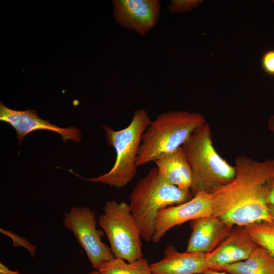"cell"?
Masks as SVG:
<instances>
[{
    "label": "cell",
    "mask_w": 274,
    "mask_h": 274,
    "mask_svg": "<svg viewBox=\"0 0 274 274\" xmlns=\"http://www.w3.org/2000/svg\"><path fill=\"white\" fill-rule=\"evenodd\" d=\"M244 228L255 244L274 256V223L259 221L244 226Z\"/></svg>",
    "instance_id": "obj_17"
},
{
    "label": "cell",
    "mask_w": 274,
    "mask_h": 274,
    "mask_svg": "<svg viewBox=\"0 0 274 274\" xmlns=\"http://www.w3.org/2000/svg\"><path fill=\"white\" fill-rule=\"evenodd\" d=\"M261 66L267 74L274 76V50L267 51L263 54Z\"/></svg>",
    "instance_id": "obj_19"
},
{
    "label": "cell",
    "mask_w": 274,
    "mask_h": 274,
    "mask_svg": "<svg viewBox=\"0 0 274 274\" xmlns=\"http://www.w3.org/2000/svg\"><path fill=\"white\" fill-rule=\"evenodd\" d=\"M112 5L116 21L142 36L154 28L161 16L159 0H114Z\"/></svg>",
    "instance_id": "obj_8"
},
{
    "label": "cell",
    "mask_w": 274,
    "mask_h": 274,
    "mask_svg": "<svg viewBox=\"0 0 274 274\" xmlns=\"http://www.w3.org/2000/svg\"><path fill=\"white\" fill-rule=\"evenodd\" d=\"M97 224L94 212L85 206L71 208L63 221V225L73 233L96 270L101 263L116 258L111 248L102 241L104 232L97 229Z\"/></svg>",
    "instance_id": "obj_7"
},
{
    "label": "cell",
    "mask_w": 274,
    "mask_h": 274,
    "mask_svg": "<svg viewBox=\"0 0 274 274\" xmlns=\"http://www.w3.org/2000/svg\"><path fill=\"white\" fill-rule=\"evenodd\" d=\"M190 223L192 233L186 251L206 254L217 247L233 227L213 214L193 220Z\"/></svg>",
    "instance_id": "obj_12"
},
{
    "label": "cell",
    "mask_w": 274,
    "mask_h": 274,
    "mask_svg": "<svg viewBox=\"0 0 274 274\" xmlns=\"http://www.w3.org/2000/svg\"><path fill=\"white\" fill-rule=\"evenodd\" d=\"M203 274H228L225 271H218L208 269Z\"/></svg>",
    "instance_id": "obj_24"
},
{
    "label": "cell",
    "mask_w": 274,
    "mask_h": 274,
    "mask_svg": "<svg viewBox=\"0 0 274 274\" xmlns=\"http://www.w3.org/2000/svg\"><path fill=\"white\" fill-rule=\"evenodd\" d=\"M182 147L192 172L190 191L193 196L199 192L211 194L235 177V166L216 150L207 122L197 128Z\"/></svg>",
    "instance_id": "obj_3"
},
{
    "label": "cell",
    "mask_w": 274,
    "mask_h": 274,
    "mask_svg": "<svg viewBox=\"0 0 274 274\" xmlns=\"http://www.w3.org/2000/svg\"><path fill=\"white\" fill-rule=\"evenodd\" d=\"M202 2L200 0H173L168 5V10L170 14L190 12Z\"/></svg>",
    "instance_id": "obj_18"
},
{
    "label": "cell",
    "mask_w": 274,
    "mask_h": 274,
    "mask_svg": "<svg viewBox=\"0 0 274 274\" xmlns=\"http://www.w3.org/2000/svg\"><path fill=\"white\" fill-rule=\"evenodd\" d=\"M212 214L211 195L205 192L198 193L184 203L163 208L157 215L152 241L158 243L176 226Z\"/></svg>",
    "instance_id": "obj_9"
},
{
    "label": "cell",
    "mask_w": 274,
    "mask_h": 274,
    "mask_svg": "<svg viewBox=\"0 0 274 274\" xmlns=\"http://www.w3.org/2000/svg\"><path fill=\"white\" fill-rule=\"evenodd\" d=\"M256 246L243 226H235L217 247L206 254L209 269L223 271L226 266L246 260Z\"/></svg>",
    "instance_id": "obj_11"
},
{
    "label": "cell",
    "mask_w": 274,
    "mask_h": 274,
    "mask_svg": "<svg viewBox=\"0 0 274 274\" xmlns=\"http://www.w3.org/2000/svg\"><path fill=\"white\" fill-rule=\"evenodd\" d=\"M223 271L228 274H274V256L257 245L246 260L226 266Z\"/></svg>",
    "instance_id": "obj_15"
},
{
    "label": "cell",
    "mask_w": 274,
    "mask_h": 274,
    "mask_svg": "<svg viewBox=\"0 0 274 274\" xmlns=\"http://www.w3.org/2000/svg\"><path fill=\"white\" fill-rule=\"evenodd\" d=\"M268 212L272 222L274 223V206H268Z\"/></svg>",
    "instance_id": "obj_23"
},
{
    "label": "cell",
    "mask_w": 274,
    "mask_h": 274,
    "mask_svg": "<svg viewBox=\"0 0 274 274\" xmlns=\"http://www.w3.org/2000/svg\"><path fill=\"white\" fill-rule=\"evenodd\" d=\"M120 258L101 263L98 267L101 274H152L150 264L144 258L132 262H126Z\"/></svg>",
    "instance_id": "obj_16"
},
{
    "label": "cell",
    "mask_w": 274,
    "mask_h": 274,
    "mask_svg": "<svg viewBox=\"0 0 274 274\" xmlns=\"http://www.w3.org/2000/svg\"><path fill=\"white\" fill-rule=\"evenodd\" d=\"M88 274H101L98 270H94L89 272Z\"/></svg>",
    "instance_id": "obj_25"
},
{
    "label": "cell",
    "mask_w": 274,
    "mask_h": 274,
    "mask_svg": "<svg viewBox=\"0 0 274 274\" xmlns=\"http://www.w3.org/2000/svg\"><path fill=\"white\" fill-rule=\"evenodd\" d=\"M150 267L152 274H203L209 269L206 254L180 252L172 245L166 247L163 258Z\"/></svg>",
    "instance_id": "obj_13"
},
{
    "label": "cell",
    "mask_w": 274,
    "mask_h": 274,
    "mask_svg": "<svg viewBox=\"0 0 274 274\" xmlns=\"http://www.w3.org/2000/svg\"><path fill=\"white\" fill-rule=\"evenodd\" d=\"M151 122L147 112L143 109L135 110L129 125L120 130H114L109 126H102L108 144L116 152V159L112 168L97 177L83 178L88 181L101 183L112 187L126 186L137 173L136 161L142 136Z\"/></svg>",
    "instance_id": "obj_5"
},
{
    "label": "cell",
    "mask_w": 274,
    "mask_h": 274,
    "mask_svg": "<svg viewBox=\"0 0 274 274\" xmlns=\"http://www.w3.org/2000/svg\"><path fill=\"white\" fill-rule=\"evenodd\" d=\"M116 258L132 262L143 257L139 229L125 201H107L98 219Z\"/></svg>",
    "instance_id": "obj_6"
},
{
    "label": "cell",
    "mask_w": 274,
    "mask_h": 274,
    "mask_svg": "<svg viewBox=\"0 0 274 274\" xmlns=\"http://www.w3.org/2000/svg\"><path fill=\"white\" fill-rule=\"evenodd\" d=\"M234 166V179L210 194L213 214L232 227L272 222L267 199L274 184V159L258 161L242 155Z\"/></svg>",
    "instance_id": "obj_1"
},
{
    "label": "cell",
    "mask_w": 274,
    "mask_h": 274,
    "mask_svg": "<svg viewBox=\"0 0 274 274\" xmlns=\"http://www.w3.org/2000/svg\"><path fill=\"white\" fill-rule=\"evenodd\" d=\"M0 120L11 125L16 130L19 145L28 133L37 130L53 131L59 134L63 141L70 140L75 142L81 141V133L75 127L61 128L51 124L48 120L41 119L34 110H13L0 103Z\"/></svg>",
    "instance_id": "obj_10"
},
{
    "label": "cell",
    "mask_w": 274,
    "mask_h": 274,
    "mask_svg": "<svg viewBox=\"0 0 274 274\" xmlns=\"http://www.w3.org/2000/svg\"><path fill=\"white\" fill-rule=\"evenodd\" d=\"M0 274H21L17 271L10 270L7 266L3 263H0Z\"/></svg>",
    "instance_id": "obj_20"
},
{
    "label": "cell",
    "mask_w": 274,
    "mask_h": 274,
    "mask_svg": "<svg viewBox=\"0 0 274 274\" xmlns=\"http://www.w3.org/2000/svg\"><path fill=\"white\" fill-rule=\"evenodd\" d=\"M274 2V1H273Z\"/></svg>",
    "instance_id": "obj_26"
},
{
    "label": "cell",
    "mask_w": 274,
    "mask_h": 274,
    "mask_svg": "<svg viewBox=\"0 0 274 274\" xmlns=\"http://www.w3.org/2000/svg\"><path fill=\"white\" fill-rule=\"evenodd\" d=\"M268 128L274 132V115L271 116L268 122Z\"/></svg>",
    "instance_id": "obj_22"
},
{
    "label": "cell",
    "mask_w": 274,
    "mask_h": 274,
    "mask_svg": "<svg viewBox=\"0 0 274 274\" xmlns=\"http://www.w3.org/2000/svg\"><path fill=\"white\" fill-rule=\"evenodd\" d=\"M267 202L268 206H274V184L272 186L268 194Z\"/></svg>",
    "instance_id": "obj_21"
},
{
    "label": "cell",
    "mask_w": 274,
    "mask_h": 274,
    "mask_svg": "<svg viewBox=\"0 0 274 274\" xmlns=\"http://www.w3.org/2000/svg\"><path fill=\"white\" fill-rule=\"evenodd\" d=\"M193 196L190 190L181 189L167 181L156 167L151 168L138 181L129 197L141 238L152 241L160 210L186 202Z\"/></svg>",
    "instance_id": "obj_2"
},
{
    "label": "cell",
    "mask_w": 274,
    "mask_h": 274,
    "mask_svg": "<svg viewBox=\"0 0 274 274\" xmlns=\"http://www.w3.org/2000/svg\"><path fill=\"white\" fill-rule=\"evenodd\" d=\"M206 122L200 113L188 111L173 110L158 115L142 136L138 167L182 147L192 132Z\"/></svg>",
    "instance_id": "obj_4"
},
{
    "label": "cell",
    "mask_w": 274,
    "mask_h": 274,
    "mask_svg": "<svg viewBox=\"0 0 274 274\" xmlns=\"http://www.w3.org/2000/svg\"><path fill=\"white\" fill-rule=\"evenodd\" d=\"M154 162L167 181L181 189L190 190L192 172L182 147L162 154Z\"/></svg>",
    "instance_id": "obj_14"
}]
</instances>
